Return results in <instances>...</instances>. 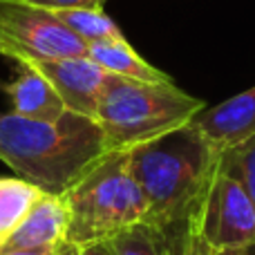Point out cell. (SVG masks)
I'll return each mask as SVG.
<instances>
[{"label":"cell","mask_w":255,"mask_h":255,"mask_svg":"<svg viewBox=\"0 0 255 255\" xmlns=\"http://www.w3.org/2000/svg\"><path fill=\"white\" fill-rule=\"evenodd\" d=\"M108 152L90 117L65 110L56 121H40L0 112V161L45 193L63 195Z\"/></svg>","instance_id":"1"},{"label":"cell","mask_w":255,"mask_h":255,"mask_svg":"<svg viewBox=\"0 0 255 255\" xmlns=\"http://www.w3.org/2000/svg\"><path fill=\"white\" fill-rule=\"evenodd\" d=\"M126 152L130 172L148 206L145 222L161 231L186 217L206 197L222 163V152H217L193 124Z\"/></svg>","instance_id":"2"},{"label":"cell","mask_w":255,"mask_h":255,"mask_svg":"<svg viewBox=\"0 0 255 255\" xmlns=\"http://www.w3.org/2000/svg\"><path fill=\"white\" fill-rule=\"evenodd\" d=\"M63 199L70 213L65 240L76 247L106 242L148 217V206L130 172L126 150L103 154L63 193Z\"/></svg>","instance_id":"3"},{"label":"cell","mask_w":255,"mask_h":255,"mask_svg":"<svg viewBox=\"0 0 255 255\" xmlns=\"http://www.w3.org/2000/svg\"><path fill=\"white\" fill-rule=\"evenodd\" d=\"M204 110V101L186 94L172 81L145 83L110 74L97 108V124L108 150H130L177 130Z\"/></svg>","instance_id":"4"},{"label":"cell","mask_w":255,"mask_h":255,"mask_svg":"<svg viewBox=\"0 0 255 255\" xmlns=\"http://www.w3.org/2000/svg\"><path fill=\"white\" fill-rule=\"evenodd\" d=\"M0 56L20 65L88 56V45L49 9L29 0H0Z\"/></svg>","instance_id":"5"},{"label":"cell","mask_w":255,"mask_h":255,"mask_svg":"<svg viewBox=\"0 0 255 255\" xmlns=\"http://www.w3.org/2000/svg\"><path fill=\"white\" fill-rule=\"evenodd\" d=\"M202 235L211 255H249L255 249V206L224 159L202 204Z\"/></svg>","instance_id":"6"},{"label":"cell","mask_w":255,"mask_h":255,"mask_svg":"<svg viewBox=\"0 0 255 255\" xmlns=\"http://www.w3.org/2000/svg\"><path fill=\"white\" fill-rule=\"evenodd\" d=\"M31 65H36L47 76L67 110L97 121L99 101L110 79V74L101 65H97L90 56L52 58V61H36Z\"/></svg>","instance_id":"7"},{"label":"cell","mask_w":255,"mask_h":255,"mask_svg":"<svg viewBox=\"0 0 255 255\" xmlns=\"http://www.w3.org/2000/svg\"><path fill=\"white\" fill-rule=\"evenodd\" d=\"M190 124L222 154L242 145L255 136V85L215 108H204Z\"/></svg>","instance_id":"8"},{"label":"cell","mask_w":255,"mask_h":255,"mask_svg":"<svg viewBox=\"0 0 255 255\" xmlns=\"http://www.w3.org/2000/svg\"><path fill=\"white\" fill-rule=\"evenodd\" d=\"M67 222H70V213L63 195L43 193L27 213L22 224L0 244V249H54L65 240Z\"/></svg>","instance_id":"9"},{"label":"cell","mask_w":255,"mask_h":255,"mask_svg":"<svg viewBox=\"0 0 255 255\" xmlns=\"http://www.w3.org/2000/svg\"><path fill=\"white\" fill-rule=\"evenodd\" d=\"M0 90L7 94L11 112L27 119L56 121L67 110L47 76L31 63H20L18 74L9 83L0 85Z\"/></svg>","instance_id":"10"},{"label":"cell","mask_w":255,"mask_h":255,"mask_svg":"<svg viewBox=\"0 0 255 255\" xmlns=\"http://www.w3.org/2000/svg\"><path fill=\"white\" fill-rule=\"evenodd\" d=\"M88 56L92 58L97 65H101L108 74L121 76V79L132 81H145V83H166L172 81L168 74L150 65L145 58H141L134 52L130 43L124 38H110V40H99V43L88 45Z\"/></svg>","instance_id":"11"},{"label":"cell","mask_w":255,"mask_h":255,"mask_svg":"<svg viewBox=\"0 0 255 255\" xmlns=\"http://www.w3.org/2000/svg\"><path fill=\"white\" fill-rule=\"evenodd\" d=\"M43 193L22 177H0V244L22 224Z\"/></svg>","instance_id":"12"},{"label":"cell","mask_w":255,"mask_h":255,"mask_svg":"<svg viewBox=\"0 0 255 255\" xmlns=\"http://www.w3.org/2000/svg\"><path fill=\"white\" fill-rule=\"evenodd\" d=\"M56 18L74 31L85 45L99 43V40H110V38H124V31L119 29L115 20L103 11V7L97 9H58Z\"/></svg>","instance_id":"13"},{"label":"cell","mask_w":255,"mask_h":255,"mask_svg":"<svg viewBox=\"0 0 255 255\" xmlns=\"http://www.w3.org/2000/svg\"><path fill=\"white\" fill-rule=\"evenodd\" d=\"M106 242L110 244L112 255H168L163 231L148 222L128 226Z\"/></svg>","instance_id":"14"},{"label":"cell","mask_w":255,"mask_h":255,"mask_svg":"<svg viewBox=\"0 0 255 255\" xmlns=\"http://www.w3.org/2000/svg\"><path fill=\"white\" fill-rule=\"evenodd\" d=\"M202 204L204 199L186 217L163 229L168 255H211L202 235Z\"/></svg>","instance_id":"15"},{"label":"cell","mask_w":255,"mask_h":255,"mask_svg":"<svg viewBox=\"0 0 255 255\" xmlns=\"http://www.w3.org/2000/svg\"><path fill=\"white\" fill-rule=\"evenodd\" d=\"M222 159L229 166V170L242 181L244 190L249 193V197H251V202L255 206V136L244 141L238 148L224 152Z\"/></svg>","instance_id":"16"},{"label":"cell","mask_w":255,"mask_h":255,"mask_svg":"<svg viewBox=\"0 0 255 255\" xmlns=\"http://www.w3.org/2000/svg\"><path fill=\"white\" fill-rule=\"evenodd\" d=\"M29 2L49 11H58V9H97L103 7L106 0H29Z\"/></svg>","instance_id":"17"},{"label":"cell","mask_w":255,"mask_h":255,"mask_svg":"<svg viewBox=\"0 0 255 255\" xmlns=\"http://www.w3.org/2000/svg\"><path fill=\"white\" fill-rule=\"evenodd\" d=\"M56 247H40V249H0V255H54Z\"/></svg>","instance_id":"18"},{"label":"cell","mask_w":255,"mask_h":255,"mask_svg":"<svg viewBox=\"0 0 255 255\" xmlns=\"http://www.w3.org/2000/svg\"><path fill=\"white\" fill-rule=\"evenodd\" d=\"M81 255H112V249L108 242H92L81 247Z\"/></svg>","instance_id":"19"},{"label":"cell","mask_w":255,"mask_h":255,"mask_svg":"<svg viewBox=\"0 0 255 255\" xmlns=\"http://www.w3.org/2000/svg\"><path fill=\"white\" fill-rule=\"evenodd\" d=\"M54 255H81V247H76V244L63 240V242L56 247V253Z\"/></svg>","instance_id":"20"}]
</instances>
